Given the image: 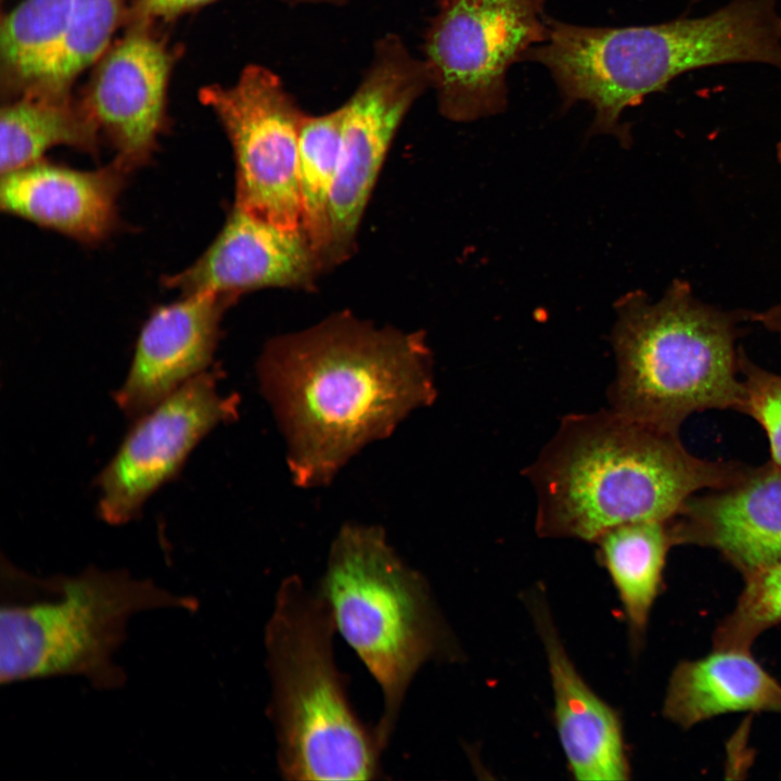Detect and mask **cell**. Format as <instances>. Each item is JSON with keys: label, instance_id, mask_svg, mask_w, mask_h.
<instances>
[{"label": "cell", "instance_id": "1", "mask_svg": "<svg viewBox=\"0 0 781 781\" xmlns=\"http://www.w3.org/2000/svg\"><path fill=\"white\" fill-rule=\"evenodd\" d=\"M257 375L291 476L304 488L329 484L366 445L436 398L423 332L376 328L347 312L270 340Z\"/></svg>", "mask_w": 781, "mask_h": 781}, {"label": "cell", "instance_id": "2", "mask_svg": "<svg viewBox=\"0 0 781 781\" xmlns=\"http://www.w3.org/2000/svg\"><path fill=\"white\" fill-rule=\"evenodd\" d=\"M750 469L699 458L679 435L610 409L564 417L526 475L539 536L594 542L622 524L669 520L692 496L730 486Z\"/></svg>", "mask_w": 781, "mask_h": 781}, {"label": "cell", "instance_id": "3", "mask_svg": "<svg viewBox=\"0 0 781 781\" xmlns=\"http://www.w3.org/2000/svg\"><path fill=\"white\" fill-rule=\"evenodd\" d=\"M525 60L543 65L565 105L594 110L592 132L630 141L624 110L678 75L709 65L760 62L781 68V16L776 0H732L696 18L622 28L548 20L545 39Z\"/></svg>", "mask_w": 781, "mask_h": 781}, {"label": "cell", "instance_id": "4", "mask_svg": "<svg viewBox=\"0 0 781 781\" xmlns=\"http://www.w3.org/2000/svg\"><path fill=\"white\" fill-rule=\"evenodd\" d=\"M615 307L611 409L677 435L692 413L743 412L745 390L735 342L739 324L751 320L752 311H728L703 303L681 279H675L657 302L633 291Z\"/></svg>", "mask_w": 781, "mask_h": 781}, {"label": "cell", "instance_id": "5", "mask_svg": "<svg viewBox=\"0 0 781 781\" xmlns=\"http://www.w3.org/2000/svg\"><path fill=\"white\" fill-rule=\"evenodd\" d=\"M332 611L299 576L281 581L265 629L271 695L267 713L277 761L286 780H375L382 777L375 727L348 700L336 667Z\"/></svg>", "mask_w": 781, "mask_h": 781}, {"label": "cell", "instance_id": "6", "mask_svg": "<svg viewBox=\"0 0 781 781\" xmlns=\"http://www.w3.org/2000/svg\"><path fill=\"white\" fill-rule=\"evenodd\" d=\"M197 601L124 569L88 566L75 575L34 576L1 564V683L81 676L99 689L125 681L114 654L131 616L156 609L194 611Z\"/></svg>", "mask_w": 781, "mask_h": 781}, {"label": "cell", "instance_id": "7", "mask_svg": "<svg viewBox=\"0 0 781 781\" xmlns=\"http://www.w3.org/2000/svg\"><path fill=\"white\" fill-rule=\"evenodd\" d=\"M317 588L336 630L381 688L383 708L374 727L385 748L418 670L450 652L427 582L395 552L383 528L346 524Z\"/></svg>", "mask_w": 781, "mask_h": 781}, {"label": "cell", "instance_id": "8", "mask_svg": "<svg viewBox=\"0 0 781 781\" xmlns=\"http://www.w3.org/2000/svg\"><path fill=\"white\" fill-rule=\"evenodd\" d=\"M545 0H445L426 37L440 113L472 121L501 113L507 73L547 34Z\"/></svg>", "mask_w": 781, "mask_h": 781}, {"label": "cell", "instance_id": "9", "mask_svg": "<svg viewBox=\"0 0 781 781\" xmlns=\"http://www.w3.org/2000/svg\"><path fill=\"white\" fill-rule=\"evenodd\" d=\"M199 99L222 125L235 162V205L285 228L302 227L298 141L306 117L280 78L246 66L232 86L209 85Z\"/></svg>", "mask_w": 781, "mask_h": 781}, {"label": "cell", "instance_id": "10", "mask_svg": "<svg viewBox=\"0 0 781 781\" xmlns=\"http://www.w3.org/2000/svg\"><path fill=\"white\" fill-rule=\"evenodd\" d=\"M432 85L426 62L394 37L384 39L355 94L343 105L337 174L330 202L328 268L354 252L357 231L404 116Z\"/></svg>", "mask_w": 781, "mask_h": 781}, {"label": "cell", "instance_id": "11", "mask_svg": "<svg viewBox=\"0 0 781 781\" xmlns=\"http://www.w3.org/2000/svg\"><path fill=\"white\" fill-rule=\"evenodd\" d=\"M218 381L217 370H206L136 417L97 478L102 520L117 525L136 517L197 444L238 415V396L222 395Z\"/></svg>", "mask_w": 781, "mask_h": 781}, {"label": "cell", "instance_id": "12", "mask_svg": "<svg viewBox=\"0 0 781 781\" xmlns=\"http://www.w3.org/2000/svg\"><path fill=\"white\" fill-rule=\"evenodd\" d=\"M177 52L156 26L126 24L100 59L80 97L125 171L148 161L166 123Z\"/></svg>", "mask_w": 781, "mask_h": 781}, {"label": "cell", "instance_id": "13", "mask_svg": "<svg viewBox=\"0 0 781 781\" xmlns=\"http://www.w3.org/2000/svg\"><path fill=\"white\" fill-rule=\"evenodd\" d=\"M327 269L303 227L279 226L239 205L190 267L166 279L168 286L209 292L233 300L263 287H308Z\"/></svg>", "mask_w": 781, "mask_h": 781}, {"label": "cell", "instance_id": "14", "mask_svg": "<svg viewBox=\"0 0 781 781\" xmlns=\"http://www.w3.org/2000/svg\"><path fill=\"white\" fill-rule=\"evenodd\" d=\"M669 523L675 546L713 548L744 576L765 568L781 560V469L769 461L696 494Z\"/></svg>", "mask_w": 781, "mask_h": 781}, {"label": "cell", "instance_id": "15", "mask_svg": "<svg viewBox=\"0 0 781 781\" xmlns=\"http://www.w3.org/2000/svg\"><path fill=\"white\" fill-rule=\"evenodd\" d=\"M231 299L190 292L157 307L138 335L129 370L114 394L118 408L136 418L210 364L225 307Z\"/></svg>", "mask_w": 781, "mask_h": 781}, {"label": "cell", "instance_id": "16", "mask_svg": "<svg viewBox=\"0 0 781 781\" xmlns=\"http://www.w3.org/2000/svg\"><path fill=\"white\" fill-rule=\"evenodd\" d=\"M530 607L548 658L558 735L574 778L628 779L630 767L617 713L579 675L543 602L533 597Z\"/></svg>", "mask_w": 781, "mask_h": 781}, {"label": "cell", "instance_id": "17", "mask_svg": "<svg viewBox=\"0 0 781 781\" xmlns=\"http://www.w3.org/2000/svg\"><path fill=\"white\" fill-rule=\"evenodd\" d=\"M124 172L116 163L79 170L39 161L2 175L1 207L76 240L95 242L114 226Z\"/></svg>", "mask_w": 781, "mask_h": 781}, {"label": "cell", "instance_id": "18", "mask_svg": "<svg viewBox=\"0 0 781 781\" xmlns=\"http://www.w3.org/2000/svg\"><path fill=\"white\" fill-rule=\"evenodd\" d=\"M733 712L781 713V684L750 651L714 649L675 668L663 705L668 720L688 729Z\"/></svg>", "mask_w": 781, "mask_h": 781}, {"label": "cell", "instance_id": "19", "mask_svg": "<svg viewBox=\"0 0 781 781\" xmlns=\"http://www.w3.org/2000/svg\"><path fill=\"white\" fill-rule=\"evenodd\" d=\"M5 100L0 115L2 175L42 161L59 145L97 151L99 128L71 89L36 87Z\"/></svg>", "mask_w": 781, "mask_h": 781}, {"label": "cell", "instance_id": "20", "mask_svg": "<svg viewBox=\"0 0 781 781\" xmlns=\"http://www.w3.org/2000/svg\"><path fill=\"white\" fill-rule=\"evenodd\" d=\"M73 0H22L2 17L0 81L4 99L51 84L69 33Z\"/></svg>", "mask_w": 781, "mask_h": 781}, {"label": "cell", "instance_id": "21", "mask_svg": "<svg viewBox=\"0 0 781 781\" xmlns=\"http://www.w3.org/2000/svg\"><path fill=\"white\" fill-rule=\"evenodd\" d=\"M669 520L622 524L594 541L599 561L612 578L636 639L644 633L667 553L675 546Z\"/></svg>", "mask_w": 781, "mask_h": 781}, {"label": "cell", "instance_id": "22", "mask_svg": "<svg viewBox=\"0 0 781 781\" xmlns=\"http://www.w3.org/2000/svg\"><path fill=\"white\" fill-rule=\"evenodd\" d=\"M343 121V106L320 116L306 115L298 141L302 227L327 268L330 202L340 162Z\"/></svg>", "mask_w": 781, "mask_h": 781}, {"label": "cell", "instance_id": "23", "mask_svg": "<svg viewBox=\"0 0 781 781\" xmlns=\"http://www.w3.org/2000/svg\"><path fill=\"white\" fill-rule=\"evenodd\" d=\"M127 0H73L69 33L60 66L49 87L71 89L112 43L124 23Z\"/></svg>", "mask_w": 781, "mask_h": 781}, {"label": "cell", "instance_id": "24", "mask_svg": "<svg viewBox=\"0 0 781 781\" xmlns=\"http://www.w3.org/2000/svg\"><path fill=\"white\" fill-rule=\"evenodd\" d=\"M781 623V560L745 576L735 606L717 627L714 649L751 651L768 628Z\"/></svg>", "mask_w": 781, "mask_h": 781}, {"label": "cell", "instance_id": "25", "mask_svg": "<svg viewBox=\"0 0 781 781\" xmlns=\"http://www.w3.org/2000/svg\"><path fill=\"white\" fill-rule=\"evenodd\" d=\"M739 372L745 390L743 413L756 420L770 446V461L781 469V374L754 363L739 349Z\"/></svg>", "mask_w": 781, "mask_h": 781}, {"label": "cell", "instance_id": "26", "mask_svg": "<svg viewBox=\"0 0 781 781\" xmlns=\"http://www.w3.org/2000/svg\"><path fill=\"white\" fill-rule=\"evenodd\" d=\"M218 0H133L127 9L124 25L145 24L156 26L199 10Z\"/></svg>", "mask_w": 781, "mask_h": 781}, {"label": "cell", "instance_id": "27", "mask_svg": "<svg viewBox=\"0 0 781 781\" xmlns=\"http://www.w3.org/2000/svg\"><path fill=\"white\" fill-rule=\"evenodd\" d=\"M751 320L760 323L768 331L777 334L781 342V303L761 312H753Z\"/></svg>", "mask_w": 781, "mask_h": 781}, {"label": "cell", "instance_id": "28", "mask_svg": "<svg viewBox=\"0 0 781 781\" xmlns=\"http://www.w3.org/2000/svg\"><path fill=\"white\" fill-rule=\"evenodd\" d=\"M777 157H778L779 162L781 163V139L777 144Z\"/></svg>", "mask_w": 781, "mask_h": 781}]
</instances>
